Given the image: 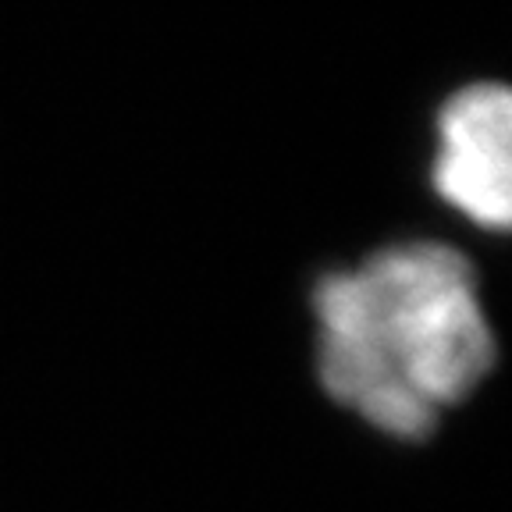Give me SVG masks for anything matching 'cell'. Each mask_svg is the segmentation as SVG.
<instances>
[{
  "mask_svg": "<svg viewBox=\"0 0 512 512\" xmlns=\"http://www.w3.org/2000/svg\"><path fill=\"white\" fill-rule=\"evenodd\" d=\"M310 303L324 395L392 441H424L495 370L477 271L448 242L374 249L320 274Z\"/></svg>",
  "mask_w": 512,
  "mask_h": 512,
  "instance_id": "1",
  "label": "cell"
},
{
  "mask_svg": "<svg viewBox=\"0 0 512 512\" xmlns=\"http://www.w3.org/2000/svg\"><path fill=\"white\" fill-rule=\"evenodd\" d=\"M431 185L484 232L512 235V86L473 82L434 121Z\"/></svg>",
  "mask_w": 512,
  "mask_h": 512,
  "instance_id": "2",
  "label": "cell"
}]
</instances>
